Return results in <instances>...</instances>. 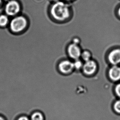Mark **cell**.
<instances>
[{
	"label": "cell",
	"mask_w": 120,
	"mask_h": 120,
	"mask_svg": "<svg viewBox=\"0 0 120 120\" xmlns=\"http://www.w3.org/2000/svg\"><path fill=\"white\" fill-rule=\"evenodd\" d=\"M30 120H45V117L44 113L39 110L33 112L29 116Z\"/></svg>",
	"instance_id": "cell-9"
},
{
	"label": "cell",
	"mask_w": 120,
	"mask_h": 120,
	"mask_svg": "<svg viewBox=\"0 0 120 120\" xmlns=\"http://www.w3.org/2000/svg\"><path fill=\"white\" fill-rule=\"evenodd\" d=\"M67 51L69 56L74 60L81 57V50L77 44L73 43L71 44L68 46Z\"/></svg>",
	"instance_id": "cell-6"
},
{
	"label": "cell",
	"mask_w": 120,
	"mask_h": 120,
	"mask_svg": "<svg viewBox=\"0 0 120 120\" xmlns=\"http://www.w3.org/2000/svg\"><path fill=\"white\" fill-rule=\"evenodd\" d=\"M27 25V21L24 17L18 16L14 18L10 23V28L14 32H19L24 29Z\"/></svg>",
	"instance_id": "cell-2"
},
{
	"label": "cell",
	"mask_w": 120,
	"mask_h": 120,
	"mask_svg": "<svg viewBox=\"0 0 120 120\" xmlns=\"http://www.w3.org/2000/svg\"><path fill=\"white\" fill-rule=\"evenodd\" d=\"M84 63L82 61L80 60L79 59L75 60L73 62V65L75 71L81 72Z\"/></svg>",
	"instance_id": "cell-10"
},
{
	"label": "cell",
	"mask_w": 120,
	"mask_h": 120,
	"mask_svg": "<svg viewBox=\"0 0 120 120\" xmlns=\"http://www.w3.org/2000/svg\"><path fill=\"white\" fill-rule=\"evenodd\" d=\"M50 13L55 19L59 21L67 20L70 16L68 7L62 2H56L51 8Z\"/></svg>",
	"instance_id": "cell-1"
},
{
	"label": "cell",
	"mask_w": 120,
	"mask_h": 120,
	"mask_svg": "<svg viewBox=\"0 0 120 120\" xmlns=\"http://www.w3.org/2000/svg\"><path fill=\"white\" fill-rule=\"evenodd\" d=\"M115 92L117 96L120 98V84L117 85L116 86Z\"/></svg>",
	"instance_id": "cell-15"
},
{
	"label": "cell",
	"mask_w": 120,
	"mask_h": 120,
	"mask_svg": "<svg viewBox=\"0 0 120 120\" xmlns=\"http://www.w3.org/2000/svg\"><path fill=\"white\" fill-rule=\"evenodd\" d=\"M110 63L114 65L118 64L120 63V49H116L110 53L108 56Z\"/></svg>",
	"instance_id": "cell-7"
},
{
	"label": "cell",
	"mask_w": 120,
	"mask_h": 120,
	"mask_svg": "<svg viewBox=\"0 0 120 120\" xmlns=\"http://www.w3.org/2000/svg\"></svg>",
	"instance_id": "cell-21"
},
{
	"label": "cell",
	"mask_w": 120,
	"mask_h": 120,
	"mask_svg": "<svg viewBox=\"0 0 120 120\" xmlns=\"http://www.w3.org/2000/svg\"><path fill=\"white\" fill-rule=\"evenodd\" d=\"M20 6L19 3L15 0H11L7 3L5 7V12L7 15L14 16L19 12Z\"/></svg>",
	"instance_id": "cell-5"
},
{
	"label": "cell",
	"mask_w": 120,
	"mask_h": 120,
	"mask_svg": "<svg viewBox=\"0 0 120 120\" xmlns=\"http://www.w3.org/2000/svg\"><path fill=\"white\" fill-rule=\"evenodd\" d=\"M0 120H7V119L3 116L0 114Z\"/></svg>",
	"instance_id": "cell-17"
},
{
	"label": "cell",
	"mask_w": 120,
	"mask_h": 120,
	"mask_svg": "<svg viewBox=\"0 0 120 120\" xmlns=\"http://www.w3.org/2000/svg\"><path fill=\"white\" fill-rule=\"evenodd\" d=\"M81 57L82 60L85 62L87 61L91 60V54L88 51H84L81 54Z\"/></svg>",
	"instance_id": "cell-11"
},
{
	"label": "cell",
	"mask_w": 120,
	"mask_h": 120,
	"mask_svg": "<svg viewBox=\"0 0 120 120\" xmlns=\"http://www.w3.org/2000/svg\"><path fill=\"white\" fill-rule=\"evenodd\" d=\"M119 15H120V8H119Z\"/></svg>",
	"instance_id": "cell-19"
},
{
	"label": "cell",
	"mask_w": 120,
	"mask_h": 120,
	"mask_svg": "<svg viewBox=\"0 0 120 120\" xmlns=\"http://www.w3.org/2000/svg\"><path fill=\"white\" fill-rule=\"evenodd\" d=\"M73 44H76L78 45V44H79V43L80 42V40L78 38H75L73 39Z\"/></svg>",
	"instance_id": "cell-16"
},
{
	"label": "cell",
	"mask_w": 120,
	"mask_h": 120,
	"mask_svg": "<svg viewBox=\"0 0 120 120\" xmlns=\"http://www.w3.org/2000/svg\"><path fill=\"white\" fill-rule=\"evenodd\" d=\"M57 68L59 72L64 75H71L75 71L73 62L68 60H64L60 61Z\"/></svg>",
	"instance_id": "cell-3"
},
{
	"label": "cell",
	"mask_w": 120,
	"mask_h": 120,
	"mask_svg": "<svg viewBox=\"0 0 120 120\" xmlns=\"http://www.w3.org/2000/svg\"><path fill=\"white\" fill-rule=\"evenodd\" d=\"M16 120H30L29 116L26 115H21L17 118Z\"/></svg>",
	"instance_id": "cell-14"
},
{
	"label": "cell",
	"mask_w": 120,
	"mask_h": 120,
	"mask_svg": "<svg viewBox=\"0 0 120 120\" xmlns=\"http://www.w3.org/2000/svg\"><path fill=\"white\" fill-rule=\"evenodd\" d=\"M8 22V17L5 15L0 16V26H5Z\"/></svg>",
	"instance_id": "cell-12"
},
{
	"label": "cell",
	"mask_w": 120,
	"mask_h": 120,
	"mask_svg": "<svg viewBox=\"0 0 120 120\" xmlns=\"http://www.w3.org/2000/svg\"><path fill=\"white\" fill-rule=\"evenodd\" d=\"M97 70V65L94 60H90L85 62L81 72L84 76L91 77L95 75Z\"/></svg>",
	"instance_id": "cell-4"
},
{
	"label": "cell",
	"mask_w": 120,
	"mask_h": 120,
	"mask_svg": "<svg viewBox=\"0 0 120 120\" xmlns=\"http://www.w3.org/2000/svg\"><path fill=\"white\" fill-rule=\"evenodd\" d=\"M109 76L114 81L120 80V68L114 65L110 69L109 72Z\"/></svg>",
	"instance_id": "cell-8"
},
{
	"label": "cell",
	"mask_w": 120,
	"mask_h": 120,
	"mask_svg": "<svg viewBox=\"0 0 120 120\" xmlns=\"http://www.w3.org/2000/svg\"><path fill=\"white\" fill-rule=\"evenodd\" d=\"M1 0H0V3H1Z\"/></svg>",
	"instance_id": "cell-20"
},
{
	"label": "cell",
	"mask_w": 120,
	"mask_h": 120,
	"mask_svg": "<svg viewBox=\"0 0 120 120\" xmlns=\"http://www.w3.org/2000/svg\"><path fill=\"white\" fill-rule=\"evenodd\" d=\"M52 1H53L54 2H57L59 0H51Z\"/></svg>",
	"instance_id": "cell-18"
},
{
	"label": "cell",
	"mask_w": 120,
	"mask_h": 120,
	"mask_svg": "<svg viewBox=\"0 0 120 120\" xmlns=\"http://www.w3.org/2000/svg\"><path fill=\"white\" fill-rule=\"evenodd\" d=\"M114 107L116 112L120 113V100L116 102L114 104Z\"/></svg>",
	"instance_id": "cell-13"
}]
</instances>
